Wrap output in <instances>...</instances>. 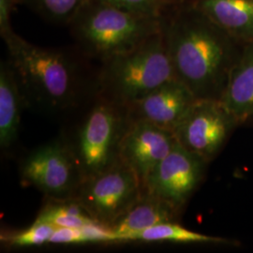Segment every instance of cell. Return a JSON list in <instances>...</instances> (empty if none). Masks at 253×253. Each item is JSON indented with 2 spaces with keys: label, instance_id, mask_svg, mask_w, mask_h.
I'll use <instances>...</instances> for the list:
<instances>
[{
  "label": "cell",
  "instance_id": "obj_1",
  "mask_svg": "<svg viewBox=\"0 0 253 253\" xmlns=\"http://www.w3.org/2000/svg\"><path fill=\"white\" fill-rule=\"evenodd\" d=\"M161 30L175 79L196 99L220 100L246 44L190 4L166 7Z\"/></svg>",
  "mask_w": 253,
  "mask_h": 253
},
{
  "label": "cell",
  "instance_id": "obj_2",
  "mask_svg": "<svg viewBox=\"0 0 253 253\" xmlns=\"http://www.w3.org/2000/svg\"><path fill=\"white\" fill-rule=\"evenodd\" d=\"M4 42L28 108L69 117L97 91V72L77 48L41 47L16 33Z\"/></svg>",
  "mask_w": 253,
  "mask_h": 253
},
{
  "label": "cell",
  "instance_id": "obj_3",
  "mask_svg": "<svg viewBox=\"0 0 253 253\" xmlns=\"http://www.w3.org/2000/svg\"><path fill=\"white\" fill-rule=\"evenodd\" d=\"M61 134L78 163L84 178L120 163V147L130 124L128 110L96 91L69 116Z\"/></svg>",
  "mask_w": 253,
  "mask_h": 253
},
{
  "label": "cell",
  "instance_id": "obj_4",
  "mask_svg": "<svg viewBox=\"0 0 253 253\" xmlns=\"http://www.w3.org/2000/svg\"><path fill=\"white\" fill-rule=\"evenodd\" d=\"M76 48L102 62L161 31V17L138 14L102 0H87L68 26Z\"/></svg>",
  "mask_w": 253,
  "mask_h": 253
},
{
  "label": "cell",
  "instance_id": "obj_5",
  "mask_svg": "<svg viewBox=\"0 0 253 253\" xmlns=\"http://www.w3.org/2000/svg\"><path fill=\"white\" fill-rule=\"evenodd\" d=\"M100 63L97 90L126 107L175 78L162 30L134 49Z\"/></svg>",
  "mask_w": 253,
  "mask_h": 253
},
{
  "label": "cell",
  "instance_id": "obj_6",
  "mask_svg": "<svg viewBox=\"0 0 253 253\" xmlns=\"http://www.w3.org/2000/svg\"><path fill=\"white\" fill-rule=\"evenodd\" d=\"M19 173L23 183L51 199H74L84 180L61 136L26 154L20 162Z\"/></svg>",
  "mask_w": 253,
  "mask_h": 253
},
{
  "label": "cell",
  "instance_id": "obj_7",
  "mask_svg": "<svg viewBox=\"0 0 253 253\" xmlns=\"http://www.w3.org/2000/svg\"><path fill=\"white\" fill-rule=\"evenodd\" d=\"M144 191L133 170L120 162L108 170L84 179L74 199L96 221L111 227Z\"/></svg>",
  "mask_w": 253,
  "mask_h": 253
},
{
  "label": "cell",
  "instance_id": "obj_8",
  "mask_svg": "<svg viewBox=\"0 0 253 253\" xmlns=\"http://www.w3.org/2000/svg\"><path fill=\"white\" fill-rule=\"evenodd\" d=\"M237 126L220 100L197 99L174 128L173 134L181 146L209 163L220 152Z\"/></svg>",
  "mask_w": 253,
  "mask_h": 253
},
{
  "label": "cell",
  "instance_id": "obj_9",
  "mask_svg": "<svg viewBox=\"0 0 253 253\" xmlns=\"http://www.w3.org/2000/svg\"><path fill=\"white\" fill-rule=\"evenodd\" d=\"M208 163L178 143L149 174L144 190L183 211L204 179Z\"/></svg>",
  "mask_w": 253,
  "mask_h": 253
},
{
  "label": "cell",
  "instance_id": "obj_10",
  "mask_svg": "<svg viewBox=\"0 0 253 253\" xmlns=\"http://www.w3.org/2000/svg\"><path fill=\"white\" fill-rule=\"evenodd\" d=\"M176 143L172 131L145 120L130 119L120 147V161L134 171L144 185Z\"/></svg>",
  "mask_w": 253,
  "mask_h": 253
},
{
  "label": "cell",
  "instance_id": "obj_11",
  "mask_svg": "<svg viewBox=\"0 0 253 253\" xmlns=\"http://www.w3.org/2000/svg\"><path fill=\"white\" fill-rule=\"evenodd\" d=\"M196 100L192 92L174 78L129 105L128 116L131 120H145L173 132Z\"/></svg>",
  "mask_w": 253,
  "mask_h": 253
},
{
  "label": "cell",
  "instance_id": "obj_12",
  "mask_svg": "<svg viewBox=\"0 0 253 253\" xmlns=\"http://www.w3.org/2000/svg\"><path fill=\"white\" fill-rule=\"evenodd\" d=\"M220 101L238 126L253 122V42L245 45Z\"/></svg>",
  "mask_w": 253,
  "mask_h": 253
},
{
  "label": "cell",
  "instance_id": "obj_13",
  "mask_svg": "<svg viewBox=\"0 0 253 253\" xmlns=\"http://www.w3.org/2000/svg\"><path fill=\"white\" fill-rule=\"evenodd\" d=\"M182 211L171 204L144 190L139 199L110 228L125 243H129L130 236L150 227L177 221Z\"/></svg>",
  "mask_w": 253,
  "mask_h": 253
},
{
  "label": "cell",
  "instance_id": "obj_14",
  "mask_svg": "<svg viewBox=\"0 0 253 253\" xmlns=\"http://www.w3.org/2000/svg\"><path fill=\"white\" fill-rule=\"evenodd\" d=\"M25 97L13 66L9 59L0 63V147L9 152L18 140Z\"/></svg>",
  "mask_w": 253,
  "mask_h": 253
},
{
  "label": "cell",
  "instance_id": "obj_15",
  "mask_svg": "<svg viewBox=\"0 0 253 253\" xmlns=\"http://www.w3.org/2000/svg\"><path fill=\"white\" fill-rule=\"evenodd\" d=\"M190 4L238 42H253V0H192Z\"/></svg>",
  "mask_w": 253,
  "mask_h": 253
},
{
  "label": "cell",
  "instance_id": "obj_16",
  "mask_svg": "<svg viewBox=\"0 0 253 253\" xmlns=\"http://www.w3.org/2000/svg\"><path fill=\"white\" fill-rule=\"evenodd\" d=\"M130 242L145 243H181V244L221 245L237 246L238 241L225 237L213 236L191 231L178 221L160 223L130 236Z\"/></svg>",
  "mask_w": 253,
  "mask_h": 253
},
{
  "label": "cell",
  "instance_id": "obj_17",
  "mask_svg": "<svg viewBox=\"0 0 253 253\" xmlns=\"http://www.w3.org/2000/svg\"><path fill=\"white\" fill-rule=\"evenodd\" d=\"M46 199L37 220L56 228H82L96 221L76 199Z\"/></svg>",
  "mask_w": 253,
  "mask_h": 253
},
{
  "label": "cell",
  "instance_id": "obj_18",
  "mask_svg": "<svg viewBox=\"0 0 253 253\" xmlns=\"http://www.w3.org/2000/svg\"><path fill=\"white\" fill-rule=\"evenodd\" d=\"M87 0H20L37 15L57 26H69Z\"/></svg>",
  "mask_w": 253,
  "mask_h": 253
},
{
  "label": "cell",
  "instance_id": "obj_19",
  "mask_svg": "<svg viewBox=\"0 0 253 253\" xmlns=\"http://www.w3.org/2000/svg\"><path fill=\"white\" fill-rule=\"evenodd\" d=\"M55 229L56 227L50 223L36 219L32 225L25 230L9 233L5 232L1 235V241L14 248L43 246L49 244Z\"/></svg>",
  "mask_w": 253,
  "mask_h": 253
},
{
  "label": "cell",
  "instance_id": "obj_20",
  "mask_svg": "<svg viewBox=\"0 0 253 253\" xmlns=\"http://www.w3.org/2000/svg\"><path fill=\"white\" fill-rule=\"evenodd\" d=\"M120 9L138 14L161 17L165 7L160 0H102Z\"/></svg>",
  "mask_w": 253,
  "mask_h": 253
},
{
  "label": "cell",
  "instance_id": "obj_21",
  "mask_svg": "<svg viewBox=\"0 0 253 253\" xmlns=\"http://www.w3.org/2000/svg\"><path fill=\"white\" fill-rule=\"evenodd\" d=\"M49 244L85 245L89 240L83 228H56Z\"/></svg>",
  "mask_w": 253,
  "mask_h": 253
},
{
  "label": "cell",
  "instance_id": "obj_22",
  "mask_svg": "<svg viewBox=\"0 0 253 253\" xmlns=\"http://www.w3.org/2000/svg\"><path fill=\"white\" fill-rule=\"evenodd\" d=\"M20 0H0V36L3 42L15 34L12 28V15Z\"/></svg>",
  "mask_w": 253,
  "mask_h": 253
},
{
  "label": "cell",
  "instance_id": "obj_23",
  "mask_svg": "<svg viewBox=\"0 0 253 253\" xmlns=\"http://www.w3.org/2000/svg\"><path fill=\"white\" fill-rule=\"evenodd\" d=\"M160 1L165 8L186 5V4H190L192 2V0H160Z\"/></svg>",
  "mask_w": 253,
  "mask_h": 253
}]
</instances>
